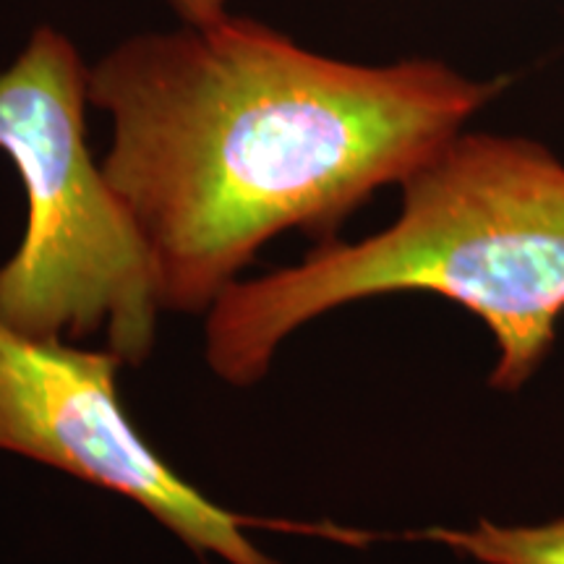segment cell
<instances>
[{"instance_id":"6da1fadb","label":"cell","mask_w":564,"mask_h":564,"mask_svg":"<svg viewBox=\"0 0 564 564\" xmlns=\"http://www.w3.org/2000/svg\"><path fill=\"white\" fill-rule=\"evenodd\" d=\"M502 87L442 61H337L228 9L118 42L89 68V105L110 118L102 171L173 314H207L282 232L337 238Z\"/></svg>"},{"instance_id":"7a4b0ae2","label":"cell","mask_w":564,"mask_h":564,"mask_svg":"<svg viewBox=\"0 0 564 564\" xmlns=\"http://www.w3.org/2000/svg\"><path fill=\"white\" fill-rule=\"evenodd\" d=\"M390 228L322 241L299 264L238 280L204 314V361L223 384H259L288 337L390 293H434L497 345L494 390H520L564 314V162L541 141L460 131L400 183Z\"/></svg>"},{"instance_id":"3957f363","label":"cell","mask_w":564,"mask_h":564,"mask_svg":"<svg viewBox=\"0 0 564 564\" xmlns=\"http://www.w3.org/2000/svg\"><path fill=\"white\" fill-rule=\"evenodd\" d=\"M87 105L89 66L51 24L0 70V152L26 196L24 236L0 264V319L40 340L102 335L137 369L152 358L165 314L158 264L91 158Z\"/></svg>"},{"instance_id":"277c9868","label":"cell","mask_w":564,"mask_h":564,"mask_svg":"<svg viewBox=\"0 0 564 564\" xmlns=\"http://www.w3.org/2000/svg\"><path fill=\"white\" fill-rule=\"evenodd\" d=\"M108 348L21 335L0 319V453L26 457L126 497L199 556L280 564L246 518L212 502L154 453L126 413Z\"/></svg>"},{"instance_id":"5b68a950","label":"cell","mask_w":564,"mask_h":564,"mask_svg":"<svg viewBox=\"0 0 564 564\" xmlns=\"http://www.w3.org/2000/svg\"><path fill=\"white\" fill-rule=\"evenodd\" d=\"M419 535L484 564H564V518L541 525L478 520L474 528H429Z\"/></svg>"},{"instance_id":"8992f818","label":"cell","mask_w":564,"mask_h":564,"mask_svg":"<svg viewBox=\"0 0 564 564\" xmlns=\"http://www.w3.org/2000/svg\"><path fill=\"white\" fill-rule=\"evenodd\" d=\"M183 21H196L228 9L230 0H167Z\"/></svg>"}]
</instances>
